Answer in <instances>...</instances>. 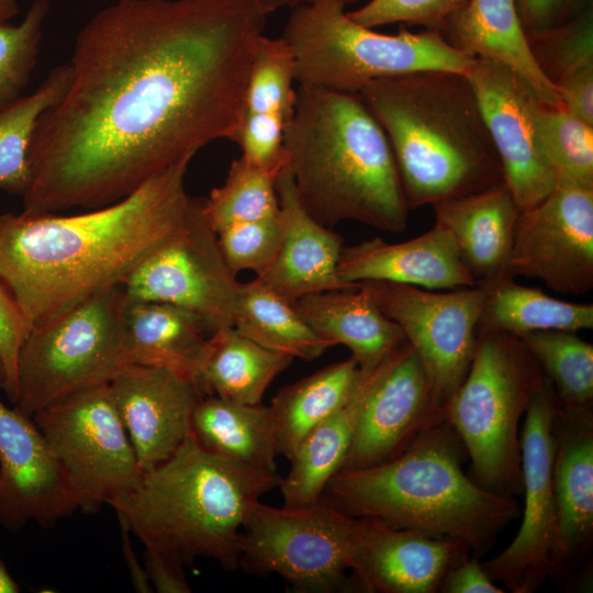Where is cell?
<instances>
[{
	"mask_svg": "<svg viewBox=\"0 0 593 593\" xmlns=\"http://www.w3.org/2000/svg\"><path fill=\"white\" fill-rule=\"evenodd\" d=\"M233 327L260 346L312 361L332 345L304 321L291 301L258 279L239 282Z\"/></svg>",
	"mask_w": 593,
	"mask_h": 593,
	"instance_id": "34",
	"label": "cell"
},
{
	"mask_svg": "<svg viewBox=\"0 0 593 593\" xmlns=\"http://www.w3.org/2000/svg\"><path fill=\"white\" fill-rule=\"evenodd\" d=\"M467 456L444 421L388 462L338 470L321 497L353 517L460 541L479 558L517 517L519 506L514 497L490 492L466 474Z\"/></svg>",
	"mask_w": 593,
	"mask_h": 593,
	"instance_id": "5",
	"label": "cell"
},
{
	"mask_svg": "<svg viewBox=\"0 0 593 593\" xmlns=\"http://www.w3.org/2000/svg\"><path fill=\"white\" fill-rule=\"evenodd\" d=\"M289 120L273 113H244L236 142L242 158L260 169L279 174L284 168L283 137Z\"/></svg>",
	"mask_w": 593,
	"mask_h": 593,
	"instance_id": "43",
	"label": "cell"
},
{
	"mask_svg": "<svg viewBox=\"0 0 593 593\" xmlns=\"http://www.w3.org/2000/svg\"><path fill=\"white\" fill-rule=\"evenodd\" d=\"M124 318L131 363L164 367L195 380L211 337L198 315L170 303L126 296Z\"/></svg>",
	"mask_w": 593,
	"mask_h": 593,
	"instance_id": "27",
	"label": "cell"
},
{
	"mask_svg": "<svg viewBox=\"0 0 593 593\" xmlns=\"http://www.w3.org/2000/svg\"><path fill=\"white\" fill-rule=\"evenodd\" d=\"M542 379L519 337L478 326L471 366L445 412L471 459L470 477L490 492L523 493L518 425Z\"/></svg>",
	"mask_w": 593,
	"mask_h": 593,
	"instance_id": "7",
	"label": "cell"
},
{
	"mask_svg": "<svg viewBox=\"0 0 593 593\" xmlns=\"http://www.w3.org/2000/svg\"><path fill=\"white\" fill-rule=\"evenodd\" d=\"M337 273L349 283L388 281L427 290L477 284L454 237L436 223L426 233L402 243H387L376 237L344 246Z\"/></svg>",
	"mask_w": 593,
	"mask_h": 593,
	"instance_id": "22",
	"label": "cell"
},
{
	"mask_svg": "<svg viewBox=\"0 0 593 593\" xmlns=\"http://www.w3.org/2000/svg\"><path fill=\"white\" fill-rule=\"evenodd\" d=\"M357 518L350 570L367 592H437L448 571L469 557L460 541Z\"/></svg>",
	"mask_w": 593,
	"mask_h": 593,
	"instance_id": "20",
	"label": "cell"
},
{
	"mask_svg": "<svg viewBox=\"0 0 593 593\" xmlns=\"http://www.w3.org/2000/svg\"><path fill=\"white\" fill-rule=\"evenodd\" d=\"M527 35L564 24L592 7V0H514Z\"/></svg>",
	"mask_w": 593,
	"mask_h": 593,
	"instance_id": "45",
	"label": "cell"
},
{
	"mask_svg": "<svg viewBox=\"0 0 593 593\" xmlns=\"http://www.w3.org/2000/svg\"><path fill=\"white\" fill-rule=\"evenodd\" d=\"M551 381L558 407L590 409L593 400V345L569 331H534L518 336Z\"/></svg>",
	"mask_w": 593,
	"mask_h": 593,
	"instance_id": "36",
	"label": "cell"
},
{
	"mask_svg": "<svg viewBox=\"0 0 593 593\" xmlns=\"http://www.w3.org/2000/svg\"><path fill=\"white\" fill-rule=\"evenodd\" d=\"M507 273L580 295L593 288V189L558 181L536 205L519 211Z\"/></svg>",
	"mask_w": 593,
	"mask_h": 593,
	"instance_id": "15",
	"label": "cell"
},
{
	"mask_svg": "<svg viewBox=\"0 0 593 593\" xmlns=\"http://www.w3.org/2000/svg\"><path fill=\"white\" fill-rule=\"evenodd\" d=\"M283 153L299 201L324 226L356 221L384 232L406 228L391 146L359 94L299 83Z\"/></svg>",
	"mask_w": 593,
	"mask_h": 593,
	"instance_id": "3",
	"label": "cell"
},
{
	"mask_svg": "<svg viewBox=\"0 0 593 593\" xmlns=\"http://www.w3.org/2000/svg\"><path fill=\"white\" fill-rule=\"evenodd\" d=\"M358 94L385 133L409 210L504 182L465 74L422 70L380 78Z\"/></svg>",
	"mask_w": 593,
	"mask_h": 593,
	"instance_id": "4",
	"label": "cell"
},
{
	"mask_svg": "<svg viewBox=\"0 0 593 593\" xmlns=\"http://www.w3.org/2000/svg\"><path fill=\"white\" fill-rule=\"evenodd\" d=\"M415 350L435 402L446 409L471 366L486 292L475 284L450 292L388 282H360Z\"/></svg>",
	"mask_w": 593,
	"mask_h": 593,
	"instance_id": "13",
	"label": "cell"
},
{
	"mask_svg": "<svg viewBox=\"0 0 593 593\" xmlns=\"http://www.w3.org/2000/svg\"><path fill=\"white\" fill-rule=\"evenodd\" d=\"M376 369L363 373L351 399L299 445L290 459L288 474L279 483L283 506L303 507L316 503L328 480L340 469Z\"/></svg>",
	"mask_w": 593,
	"mask_h": 593,
	"instance_id": "29",
	"label": "cell"
},
{
	"mask_svg": "<svg viewBox=\"0 0 593 593\" xmlns=\"http://www.w3.org/2000/svg\"><path fill=\"white\" fill-rule=\"evenodd\" d=\"M49 0H34L18 25L0 23V108L19 98L36 65Z\"/></svg>",
	"mask_w": 593,
	"mask_h": 593,
	"instance_id": "40",
	"label": "cell"
},
{
	"mask_svg": "<svg viewBox=\"0 0 593 593\" xmlns=\"http://www.w3.org/2000/svg\"><path fill=\"white\" fill-rule=\"evenodd\" d=\"M119 524L122 535V551L127 564L133 586L137 592L150 593L154 590L149 583L145 568L138 563L137 558L134 553L128 536L130 529L124 523L119 522Z\"/></svg>",
	"mask_w": 593,
	"mask_h": 593,
	"instance_id": "48",
	"label": "cell"
},
{
	"mask_svg": "<svg viewBox=\"0 0 593 593\" xmlns=\"http://www.w3.org/2000/svg\"><path fill=\"white\" fill-rule=\"evenodd\" d=\"M282 231L277 216L231 225L217 233L222 255L237 275L251 270L262 273L273 261Z\"/></svg>",
	"mask_w": 593,
	"mask_h": 593,
	"instance_id": "41",
	"label": "cell"
},
{
	"mask_svg": "<svg viewBox=\"0 0 593 593\" xmlns=\"http://www.w3.org/2000/svg\"><path fill=\"white\" fill-rule=\"evenodd\" d=\"M438 33L469 57L491 59L511 68L545 107L561 105L556 87L532 53L514 0H470Z\"/></svg>",
	"mask_w": 593,
	"mask_h": 593,
	"instance_id": "23",
	"label": "cell"
},
{
	"mask_svg": "<svg viewBox=\"0 0 593 593\" xmlns=\"http://www.w3.org/2000/svg\"><path fill=\"white\" fill-rule=\"evenodd\" d=\"M79 510L69 478L33 418L0 400V523L51 528Z\"/></svg>",
	"mask_w": 593,
	"mask_h": 593,
	"instance_id": "18",
	"label": "cell"
},
{
	"mask_svg": "<svg viewBox=\"0 0 593 593\" xmlns=\"http://www.w3.org/2000/svg\"><path fill=\"white\" fill-rule=\"evenodd\" d=\"M436 224L454 237L477 283L508 276L519 208L503 182L484 191L433 205Z\"/></svg>",
	"mask_w": 593,
	"mask_h": 593,
	"instance_id": "24",
	"label": "cell"
},
{
	"mask_svg": "<svg viewBox=\"0 0 593 593\" xmlns=\"http://www.w3.org/2000/svg\"><path fill=\"white\" fill-rule=\"evenodd\" d=\"M276 191L281 242L271 265L256 279L289 301L317 292L359 288L360 282H345L337 273L343 237L303 208L286 168L277 177Z\"/></svg>",
	"mask_w": 593,
	"mask_h": 593,
	"instance_id": "21",
	"label": "cell"
},
{
	"mask_svg": "<svg viewBox=\"0 0 593 593\" xmlns=\"http://www.w3.org/2000/svg\"><path fill=\"white\" fill-rule=\"evenodd\" d=\"M69 65L54 67L30 94L0 108V188L23 195L30 183L27 150L38 118L63 97Z\"/></svg>",
	"mask_w": 593,
	"mask_h": 593,
	"instance_id": "35",
	"label": "cell"
},
{
	"mask_svg": "<svg viewBox=\"0 0 593 593\" xmlns=\"http://www.w3.org/2000/svg\"><path fill=\"white\" fill-rule=\"evenodd\" d=\"M510 276L479 282L486 298L479 327L521 336L528 332L593 328V304L552 298L539 289L516 283Z\"/></svg>",
	"mask_w": 593,
	"mask_h": 593,
	"instance_id": "33",
	"label": "cell"
},
{
	"mask_svg": "<svg viewBox=\"0 0 593 593\" xmlns=\"http://www.w3.org/2000/svg\"><path fill=\"white\" fill-rule=\"evenodd\" d=\"M32 418L61 462L83 513L112 507L139 486L145 472L109 384L72 393Z\"/></svg>",
	"mask_w": 593,
	"mask_h": 593,
	"instance_id": "11",
	"label": "cell"
},
{
	"mask_svg": "<svg viewBox=\"0 0 593 593\" xmlns=\"http://www.w3.org/2000/svg\"><path fill=\"white\" fill-rule=\"evenodd\" d=\"M466 76L499 156L504 183L519 211L536 205L558 181L540 139L544 104L519 75L497 61L474 58Z\"/></svg>",
	"mask_w": 593,
	"mask_h": 593,
	"instance_id": "16",
	"label": "cell"
},
{
	"mask_svg": "<svg viewBox=\"0 0 593 593\" xmlns=\"http://www.w3.org/2000/svg\"><path fill=\"white\" fill-rule=\"evenodd\" d=\"M304 321L332 346L345 345L362 373L373 371L406 338L360 283L353 290L307 294L291 301Z\"/></svg>",
	"mask_w": 593,
	"mask_h": 593,
	"instance_id": "25",
	"label": "cell"
},
{
	"mask_svg": "<svg viewBox=\"0 0 593 593\" xmlns=\"http://www.w3.org/2000/svg\"><path fill=\"white\" fill-rule=\"evenodd\" d=\"M539 133L557 180L593 189V125L561 105H544L539 115Z\"/></svg>",
	"mask_w": 593,
	"mask_h": 593,
	"instance_id": "38",
	"label": "cell"
},
{
	"mask_svg": "<svg viewBox=\"0 0 593 593\" xmlns=\"http://www.w3.org/2000/svg\"><path fill=\"white\" fill-rule=\"evenodd\" d=\"M281 37L293 53L298 83L357 94L376 79L415 71L466 75L474 61L436 31L383 34L360 25L339 0L293 8Z\"/></svg>",
	"mask_w": 593,
	"mask_h": 593,
	"instance_id": "8",
	"label": "cell"
},
{
	"mask_svg": "<svg viewBox=\"0 0 593 593\" xmlns=\"http://www.w3.org/2000/svg\"><path fill=\"white\" fill-rule=\"evenodd\" d=\"M20 591L18 583L9 573L0 557V593H16Z\"/></svg>",
	"mask_w": 593,
	"mask_h": 593,
	"instance_id": "49",
	"label": "cell"
},
{
	"mask_svg": "<svg viewBox=\"0 0 593 593\" xmlns=\"http://www.w3.org/2000/svg\"><path fill=\"white\" fill-rule=\"evenodd\" d=\"M144 472L167 460L190 435L203 396L195 382L164 367L128 363L109 383Z\"/></svg>",
	"mask_w": 593,
	"mask_h": 593,
	"instance_id": "19",
	"label": "cell"
},
{
	"mask_svg": "<svg viewBox=\"0 0 593 593\" xmlns=\"http://www.w3.org/2000/svg\"><path fill=\"white\" fill-rule=\"evenodd\" d=\"M29 334L27 324L15 301L0 282V356L4 368L2 389L15 404L18 398V357Z\"/></svg>",
	"mask_w": 593,
	"mask_h": 593,
	"instance_id": "44",
	"label": "cell"
},
{
	"mask_svg": "<svg viewBox=\"0 0 593 593\" xmlns=\"http://www.w3.org/2000/svg\"><path fill=\"white\" fill-rule=\"evenodd\" d=\"M553 485L561 562L586 548L593 532V418L590 409L558 407Z\"/></svg>",
	"mask_w": 593,
	"mask_h": 593,
	"instance_id": "26",
	"label": "cell"
},
{
	"mask_svg": "<svg viewBox=\"0 0 593 593\" xmlns=\"http://www.w3.org/2000/svg\"><path fill=\"white\" fill-rule=\"evenodd\" d=\"M190 434L214 456L277 473V438L270 406L202 396L192 413Z\"/></svg>",
	"mask_w": 593,
	"mask_h": 593,
	"instance_id": "28",
	"label": "cell"
},
{
	"mask_svg": "<svg viewBox=\"0 0 593 593\" xmlns=\"http://www.w3.org/2000/svg\"><path fill=\"white\" fill-rule=\"evenodd\" d=\"M279 174L255 167L242 157L234 159L224 183L204 199L205 216L216 234L234 224L277 216Z\"/></svg>",
	"mask_w": 593,
	"mask_h": 593,
	"instance_id": "37",
	"label": "cell"
},
{
	"mask_svg": "<svg viewBox=\"0 0 593 593\" xmlns=\"http://www.w3.org/2000/svg\"><path fill=\"white\" fill-rule=\"evenodd\" d=\"M143 558L144 568L154 591L158 593L191 592L182 563L149 548L144 549Z\"/></svg>",
	"mask_w": 593,
	"mask_h": 593,
	"instance_id": "46",
	"label": "cell"
},
{
	"mask_svg": "<svg viewBox=\"0 0 593 593\" xmlns=\"http://www.w3.org/2000/svg\"><path fill=\"white\" fill-rule=\"evenodd\" d=\"M187 156L127 197L75 215H0V282L29 332L90 296L122 286L183 224L193 197Z\"/></svg>",
	"mask_w": 593,
	"mask_h": 593,
	"instance_id": "2",
	"label": "cell"
},
{
	"mask_svg": "<svg viewBox=\"0 0 593 593\" xmlns=\"http://www.w3.org/2000/svg\"><path fill=\"white\" fill-rule=\"evenodd\" d=\"M238 287L205 216L204 199L198 198H193L179 231L122 283L128 299L165 302L191 311L210 336L233 326Z\"/></svg>",
	"mask_w": 593,
	"mask_h": 593,
	"instance_id": "14",
	"label": "cell"
},
{
	"mask_svg": "<svg viewBox=\"0 0 593 593\" xmlns=\"http://www.w3.org/2000/svg\"><path fill=\"white\" fill-rule=\"evenodd\" d=\"M444 421L446 412L435 402L406 340L377 367L340 469L388 462Z\"/></svg>",
	"mask_w": 593,
	"mask_h": 593,
	"instance_id": "17",
	"label": "cell"
},
{
	"mask_svg": "<svg viewBox=\"0 0 593 593\" xmlns=\"http://www.w3.org/2000/svg\"><path fill=\"white\" fill-rule=\"evenodd\" d=\"M557 411L553 385L544 374L525 413L521 434L523 521L512 542L482 563L494 582L513 593L535 592L561 566L553 485Z\"/></svg>",
	"mask_w": 593,
	"mask_h": 593,
	"instance_id": "12",
	"label": "cell"
},
{
	"mask_svg": "<svg viewBox=\"0 0 593 593\" xmlns=\"http://www.w3.org/2000/svg\"><path fill=\"white\" fill-rule=\"evenodd\" d=\"M273 11L283 7L295 8L317 0H264Z\"/></svg>",
	"mask_w": 593,
	"mask_h": 593,
	"instance_id": "51",
	"label": "cell"
},
{
	"mask_svg": "<svg viewBox=\"0 0 593 593\" xmlns=\"http://www.w3.org/2000/svg\"><path fill=\"white\" fill-rule=\"evenodd\" d=\"M362 376L350 357L281 388L269 405L278 455L290 460L302 440L351 399Z\"/></svg>",
	"mask_w": 593,
	"mask_h": 593,
	"instance_id": "30",
	"label": "cell"
},
{
	"mask_svg": "<svg viewBox=\"0 0 593 593\" xmlns=\"http://www.w3.org/2000/svg\"><path fill=\"white\" fill-rule=\"evenodd\" d=\"M122 286L101 291L32 328L18 357L15 409L32 415L64 398L109 384L130 362Z\"/></svg>",
	"mask_w": 593,
	"mask_h": 593,
	"instance_id": "9",
	"label": "cell"
},
{
	"mask_svg": "<svg viewBox=\"0 0 593 593\" xmlns=\"http://www.w3.org/2000/svg\"><path fill=\"white\" fill-rule=\"evenodd\" d=\"M3 382H4V368H3L2 359L0 356V387H2Z\"/></svg>",
	"mask_w": 593,
	"mask_h": 593,
	"instance_id": "52",
	"label": "cell"
},
{
	"mask_svg": "<svg viewBox=\"0 0 593 593\" xmlns=\"http://www.w3.org/2000/svg\"><path fill=\"white\" fill-rule=\"evenodd\" d=\"M532 53L556 87L561 107L593 123V9L564 24L527 35Z\"/></svg>",
	"mask_w": 593,
	"mask_h": 593,
	"instance_id": "32",
	"label": "cell"
},
{
	"mask_svg": "<svg viewBox=\"0 0 593 593\" xmlns=\"http://www.w3.org/2000/svg\"><path fill=\"white\" fill-rule=\"evenodd\" d=\"M358 518L323 497L303 507L254 503L244 521L239 567L280 575L295 591L332 593L346 588Z\"/></svg>",
	"mask_w": 593,
	"mask_h": 593,
	"instance_id": "10",
	"label": "cell"
},
{
	"mask_svg": "<svg viewBox=\"0 0 593 593\" xmlns=\"http://www.w3.org/2000/svg\"><path fill=\"white\" fill-rule=\"evenodd\" d=\"M264 0H118L81 29L37 120L23 211L97 209L219 138L235 141Z\"/></svg>",
	"mask_w": 593,
	"mask_h": 593,
	"instance_id": "1",
	"label": "cell"
},
{
	"mask_svg": "<svg viewBox=\"0 0 593 593\" xmlns=\"http://www.w3.org/2000/svg\"><path fill=\"white\" fill-rule=\"evenodd\" d=\"M470 0H367L348 16L356 23L377 27L394 23L418 25L438 32L448 19Z\"/></svg>",
	"mask_w": 593,
	"mask_h": 593,
	"instance_id": "42",
	"label": "cell"
},
{
	"mask_svg": "<svg viewBox=\"0 0 593 593\" xmlns=\"http://www.w3.org/2000/svg\"><path fill=\"white\" fill-rule=\"evenodd\" d=\"M19 13L18 0H0V23H7Z\"/></svg>",
	"mask_w": 593,
	"mask_h": 593,
	"instance_id": "50",
	"label": "cell"
},
{
	"mask_svg": "<svg viewBox=\"0 0 593 593\" xmlns=\"http://www.w3.org/2000/svg\"><path fill=\"white\" fill-rule=\"evenodd\" d=\"M278 473L248 468L204 450L190 434L139 486L114 504L145 548L186 566L210 558L226 571L239 568V528L251 505L279 486Z\"/></svg>",
	"mask_w": 593,
	"mask_h": 593,
	"instance_id": "6",
	"label": "cell"
},
{
	"mask_svg": "<svg viewBox=\"0 0 593 593\" xmlns=\"http://www.w3.org/2000/svg\"><path fill=\"white\" fill-rule=\"evenodd\" d=\"M295 60L289 44L280 36L264 35L249 72L244 113H273L290 120L295 89Z\"/></svg>",
	"mask_w": 593,
	"mask_h": 593,
	"instance_id": "39",
	"label": "cell"
},
{
	"mask_svg": "<svg viewBox=\"0 0 593 593\" xmlns=\"http://www.w3.org/2000/svg\"><path fill=\"white\" fill-rule=\"evenodd\" d=\"M439 591L445 593L505 592L488 575L482 563H479L475 557H468L449 570L443 580Z\"/></svg>",
	"mask_w": 593,
	"mask_h": 593,
	"instance_id": "47",
	"label": "cell"
},
{
	"mask_svg": "<svg viewBox=\"0 0 593 593\" xmlns=\"http://www.w3.org/2000/svg\"><path fill=\"white\" fill-rule=\"evenodd\" d=\"M293 359L260 346L231 326L210 337L208 354L194 382L203 396L260 404L269 384Z\"/></svg>",
	"mask_w": 593,
	"mask_h": 593,
	"instance_id": "31",
	"label": "cell"
}]
</instances>
